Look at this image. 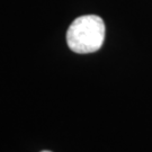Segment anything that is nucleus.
Listing matches in <instances>:
<instances>
[{"instance_id": "obj_1", "label": "nucleus", "mask_w": 152, "mask_h": 152, "mask_svg": "<svg viewBox=\"0 0 152 152\" xmlns=\"http://www.w3.org/2000/svg\"><path fill=\"white\" fill-rule=\"evenodd\" d=\"M105 24L96 15H85L76 18L66 32V43L71 51L79 54L96 52L105 39Z\"/></svg>"}, {"instance_id": "obj_2", "label": "nucleus", "mask_w": 152, "mask_h": 152, "mask_svg": "<svg viewBox=\"0 0 152 152\" xmlns=\"http://www.w3.org/2000/svg\"><path fill=\"white\" fill-rule=\"evenodd\" d=\"M41 152H51V151H48V150H44V151H41Z\"/></svg>"}]
</instances>
